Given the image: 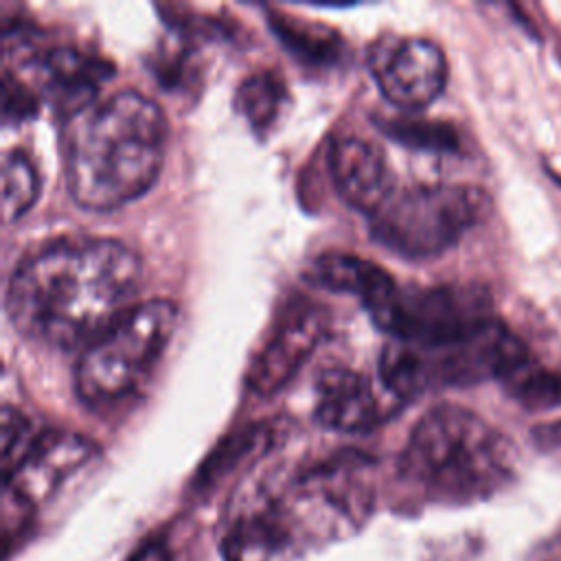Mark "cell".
<instances>
[{
  "label": "cell",
  "mask_w": 561,
  "mask_h": 561,
  "mask_svg": "<svg viewBox=\"0 0 561 561\" xmlns=\"http://www.w3.org/2000/svg\"><path fill=\"white\" fill-rule=\"evenodd\" d=\"M35 112H37L35 92L7 70L4 79H2V118H4V123L26 121Z\"/></svg>",
  "instance_id": "603a6c76"
},
{
  "label": "cell",
  "mask_w": 561,
  "mask_h": 561,
  "mask_svg": "<svg viewBox=\"0 0 561 561\" xmlns=\"http://www.w3.org/2000/svg\"><path fill=\"white\" fill-rule=\"evenodd\" d=\"M530 359L528 346L495 318L454 344L416 346L390 340L379 355V377L383 390L405 403L438 388H465L489 379L504 383Z\"/></svg>",
  "instance_id": "5b68a950"
},
{
  "label": "cell",
  "mask_w": 561,
  "mask_h": 561,
  "mask_svg": "<svg viewBox=\"0 0 561 561\" xmlns=\"http://www.w3.org/2000/svg\"><path fill=\"white\" fill-rule=\"evenodd\" d=\"M142 265L114 239H66L20 261L7 287V313L26 337L85 348L136 305Z\"/></svg>",
  "instance_id": "6da1fadb"
},
{
  "label": "cell",
  "mask_w": 561,
  "mask_h": 561,
  "mask_svg": "<svg viewBox=\"0 0 561 561\" xmlns=\"http://www.w3.org/2000/svg\"><path fill=\"white\" fill-rule=\"evenodd\" d=\"M31 421L15 408H2V473H9L35 440Z\"/></svg>",
  "instance_id": "7402d4cb"
},
{
  "label": "cell",
  "mask_w": 561,
  "mask_h": 561,
  "mask_svg": "<svg viewBox=\"0 0 561 561\" xmlns=\"http://www.w3.org/2000/svg\"><path fill=\"white\" fill-rule=\"evenodd\" d=\"M94 454L96 447L85 436L57 430L37 434L20 462L4 473V504H13L15 513L31 511Z\"/></svg>",
  "instance_id": "30bf717a"
},
{
  "label": "cell",
  "mask_w": 561,
  "mask_h": 561,
  "mask_svg": "<svg viewBox=\"0 0 561 561\" xmlns=\"http://www.w3.org/2000/svg\"><path fill=\"white\" fill-rule=\"evenodd\" d=\"M331 180L337 195L370 217L394 195V175L383 149L359 136H344L329 151Z\"/></svg>",
  "instance_id": "7c38bea8"
},
{
  "label": "cell",
  "mask_w": 561,
  "mask_h": 561,
  "mask_svg": "<svg viewBox=\"0 0 561 561\" xmlns=\"http://www.w3.org/2000/svg\"><path fill=\"white\" fill-rule=\"evenodd\" d=\"M368 66L386 101L423 110L445 88L447 59L438 44L423 37H381L370 46Z\"/></svg>",
  "instance_id": "9c48e42d"
},
{
  "label": "cell",
  "mask_w": 561,
  "mask_h": 561,
  "mask_svg": "<svg viewBox=\"0 0 561 561\" xmlns=\"http://www.w3.org/2000/svg\"><path fill=\"white\" fill-rule=\"evenodd\" d=\"M327 331V313L311 302H291L276 320L263 348L248 370V386L256 394L278 392L309 359Z\"/></svg>",
  "instance_id": "8fae6325"
},
{
  "label": "cell",
  "mask_w": 561,
  "mask_h": 561,
  "mask_svg": "<svg viewBox=\"0 0 561 561\" xmlns=\"http://www.w3.org/2000/svg\"><path fill=\"white\" fill-rule=\"evenodd\" d=\"M127 561H171V550L162 537L145 541Z\"/></svg>",
  "instance_id": "d4e9b609"
},
{
  "label": "cell",
  "mask_w": 561,
  "mask_h": 561,
  "mask_svg": "<svg viewBox=\"0 0 561 561\" xmlns=\"http://www.w3.org/2000/svg\"><path fill=\"white\" fill-rule=\"evenodd\" d=\"M383 131L397 142L423 151L454 153L460 147V136L454 125L438 121H388Z\"/></svg>",
  "instance_id": "44dd1931"
},
{
  "label": "cell",
  "mask_w": 561,
  "mask_h": 561,
  "mask_svg": "<svg viewBox=\"0 0 561 561\" xmlns=\"http://www.w3.org/2000/svg\"><path fill=\"white\" fill-rule=\"evenodd\" d=\"M313 414L327 430L359 434L383 423L394 414V408H388L377 397L373 381L364 373L346 366H329L316 381Z\"/></svg>",
  "instance_id": "4fadbf2b"
},
{
  "label": "cell",
  "mask_w": 561,
  "mask_h": 561,
  "mask_svg": "<svg viewBox=\"0 0 561 561\" xmlns=\"http://www.w3.org/2000/svg\"><path fill=\"white\" fill-rule=\"evenodd\" d=\"M309 276L324 289L359 298L368 311L383 305L397 289L383 267L348 252H324L316 256Z\"/></svg>",
  "instance_id": "2e32d148"
},
{
  "label": "cell",
  "mask_w": 561,
  "mask_h": 561,
  "mask_svg": "<svg viewBox=\"0 0 561 561\" xmlns=\"http://www.w3.org/2000/svg\"><path fill=\"white\" fill-rule=\"evenodd\" d=\"M167 140L162 107L125 90L68 116L64 131L66 182L90 210H114L151 188Z\"/></svg>",
  "instance_id": "7a4b0ae2"
},
{
  "label": "cell",
  "mask_w": 561,
  "mask_h": 561,
  "mask_svg": "<svg viewBox=\"0 0 561 561\" xmlns=\"http://www.w3.org/2000/svg\"><path fill=\"white\" fill-rule=\"evenodd\" d=\"M272 26L285 46L309 64L329 66L340 57L342 42L320 24H302L300 20H291V15H272Z\"/></svg>",
  "instance_id": "ac0fdd59"
},
{
  "label": "cell",
  "mask_w": 561,
  "mask_h": 561,
  "mask_svg": "<svg viewBox=\"0 0 561 561\" xmlns=\"http://www.w3.org/2000/svg\"><path fill=\"white\" fill-rule=\"evenodd\" d=\"M178 324L171 300L136 302L92 340L75 366V390L85 405H112L138 390L162 357Z\"/></svg>",
  "instance_id": "8992f818"
},
{
  "label": "cell",
  "mask_w": 561,
  "mask_h": 561,
  "mask_svg": "<svg viewBox=\"0 0 561 561\" xmlns=\"http://www.w3.org/2000/svg\"><path fill=\"white\" fill-rule=\"evenodd\" d=\"M373 322L392 340L416 346L460 342L493 316L491 294L480 285L397 287L394 294L370 311Z\"/></svg>",
  "instance_id": "ba28073f"
},
{
  "label": "cell",
  "mask_w": 561,
  "mask_h": 561,
  "mask_svg": "<svg viewBox=\"0 0 561 561\" xmlns=\"http://www.w3.org/2000/svg\"><path fill=\"white\" fill-rule=\"evenodd\" d=\"M491 213V197L473 184H430L394 193L373 217L370 234L408 259H427L458 243Z\"/></svg>",
  "instance_id": "52a82bcc"
},
{
  "label": "cell",
  "mask_w": 561,
  "mask_h": 561,
  "mask_svg": "<svg viewBox=\"0 0 561 561\" xmlns=\"http://www.w3.org/2000/svg\"><path fill=\"white\" fill-rule=\"evenodd\" d=\"M508 394L524 408L541 412L561 408V370L546 368L533 359L504 381Z\"/></svg>",
  "instance_id": "ffe728a7"
},
{
  "label": "cell",
  "mask_w": 561,
  "mask_h": 561,
  "mask_svg": "<svg viewBox=\"0 0 561 561\" xmlns=\"http://www.w3.org/2000/svg\"><path fill=\"white\" fill-rule=\"evenodd\" d=\"M37 72L44 94L72 116L96 101V90L112 75V66L75 48H53L39 61Z\"/></svg>",
  "instance_id": "5bb4252c"
},
{
  "label": "cell",
  "mask_w": 561,
  "mask_h": 561,
  "mask_svg": "<svg viewBox=\"0 0 561 561\" xmlns=\"http://www.w3.org/2000/svg\"><path fill=\"white\" fill-rule=\"evenodd\" d=\"M517 469L508 436L480 414L443 403L427 410L399 456V482L423 502L471 504L504 489Z\"/></svg>",
  "instance_id": "3957f363"
},
{
  "label": "cell",
  "mask_w": 561,
  "mask_h": 561,
  "mask_svg": "<svg viewBox=\"0 0 561 561\" xmlns=\"http://www.w3.org/2000/svg\"><path fill=\"white\" fill-rule=\"evenodd\" d=\"M221 552L226 561H296L302 554L283 526L252 500L232 513Z\"/></svg>",
  "instance_id": "9a60e30c"
},
{
  "label": "cell",
  "mask_w": 561,
  "mask_h": 561,
  "mask_svg": "<svg viewBox=\"0 0 561 561\" xmlns=\"http://www.w3.org/2000/svg\"><path fill=\"white\" fill-rule=\"evenodd\" d=\"M39 178L24 151H9L2 160V217L7 224L20 219L37 199Z\"/></svg>",
  "instance_id": "d6986e66"
},
{
  "label": "cell",
  "mask_w": 561,
  "mask_h": 561,
  "mask_svg": "<svg viewBox=\"0 0 561 561\" xmlns=\"http://www.w3.org/2000/svg\"><path fill=\"white\" fill-rule=\"evenodd\" d=\"M250 497L294 539L300 552L355 533L373 511V460L340 451L280 482H265Z\"/></svg>",
  "instance_id": "277c9868"
},
{
  "label": "cell",
  "mask_w": 561,
  "mask_h": 561,
  "mask_svg": "<svg viewBox=\"0 0 561 561\" xmlns=\"http://www.w3.org/2000/svg\"><path fill=\"white\" fill-rule=\"evenodd\" d=\"M533 443L539 447V451H543L552 460L561 462V419H557L552 423L537 425L533 430Z\"/></svg>",
  "instance_id": "cb8c5ba5"
},
{
  "label": "cell",
  "mask_w": 561,
  "mask_h": 561,
  "mask_svg": "<svg viewBox=\"0 0 561 561\" xmlns=\"http://www.w3.org/2000/svg\"><path fill=\"white\" fill-rule=\"evenodd\" d=\"M287 105L285 83L272 72H256L241 81L234 94V107L252 127L254 134L265 136L280 118Z\"/></svg>",
  "instance_id": "e0dca14e"
},
{
  "label": "cell",
  "mask_w": 561,
  "mask_h": 561,
  "mask_svg": "<svg viewBox=\"0 0 561 561\" xmlns=\"http://www.w3.org/2000/svg\"><path fill=\"white\" fill-rule=\"evenodd\" d=\"M557 59H559V61H561V44H559V46H557Z\"/></svg>",
  "instance_id": "484cf974"
}]
</instances>
